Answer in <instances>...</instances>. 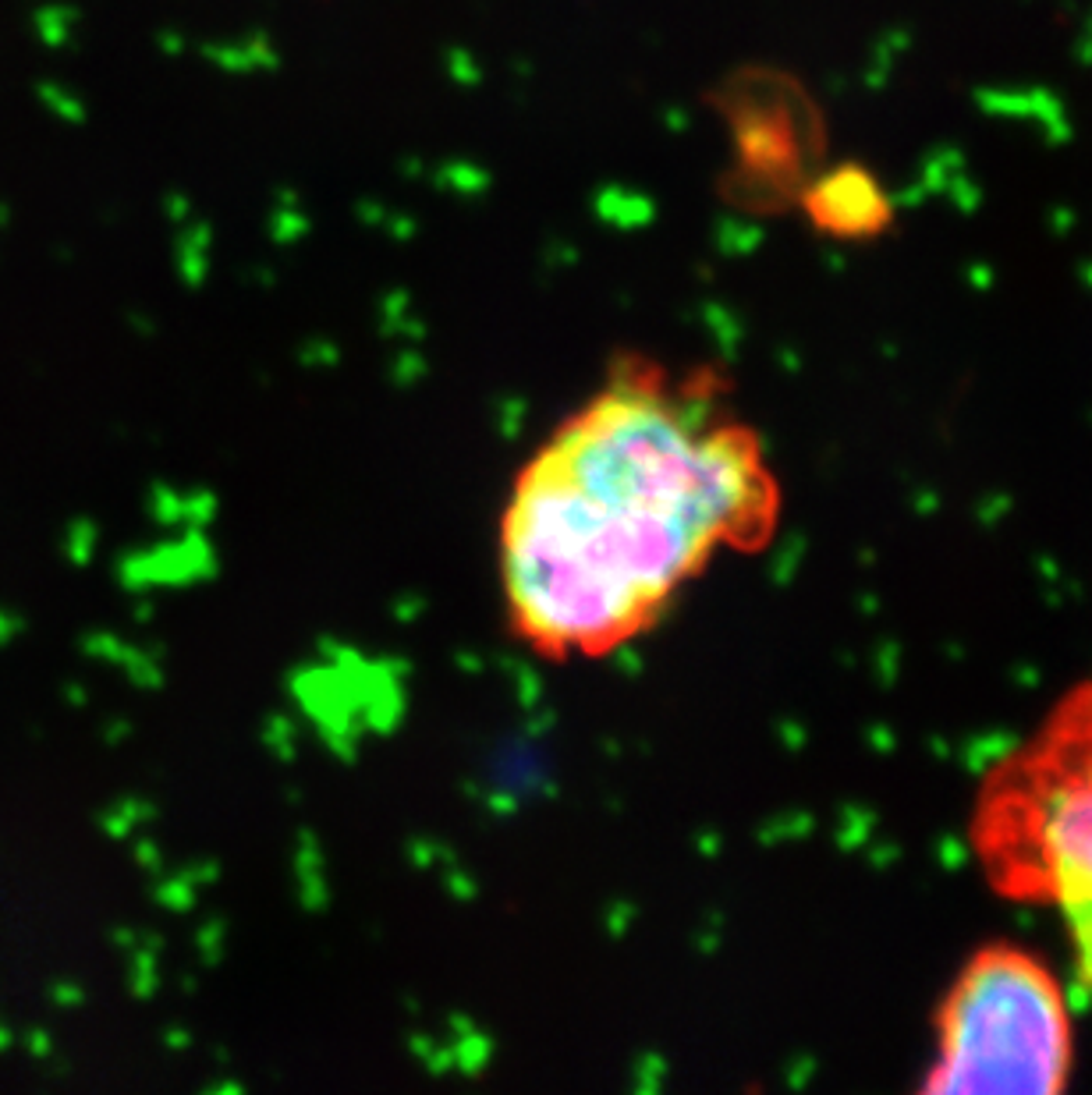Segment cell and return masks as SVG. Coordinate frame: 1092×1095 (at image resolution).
<instances>
[{
    "mask_svg": "<svg viewBox=\"0 0 1092 1095\" xmlns=\"http://www.w3.org/2000/svg\"><path fill=\"white\" fill-rule=\"evenodd\" d=\"M777 518L766 444L717 376L621 355L512 475L494 546L507 632L546 663L611 660Z\"/></svg>",
    "mask_w": 1092,
    "mask_h": 1095,
    "instance_id": "cell-1",
    "label": "cell"
},
{
    "mask_svg": "<svg viewBox=\"0 0 1092 1095\" xmlns=\"http://www.w3.org/2000/svg\"><path fill=\"white\" fill-rule=\"evenodd\" d=\"M972 848L1004 897L1058 908L1092 985V681L993 769Z\"/></svg>",
    "mask_w": 1092,
    "mask_h": 1095,
    "instance_id": "cell-2",
    "label": "cell"
},
{
    "mask_svg": "<svg viewBox=\"0 0 1092 1095\" xmlns=\"http://www.w3.org/2000/svg\"><path fill=\"white\" fill-rule=\"evenodd\" d=\"M1075 1031L1050 968L1015 944L965 960L940 1000L936 1056L922 1092H1061Z\"/></svg>",
    "mask_w": 1092,
    "mask_h": 1095,
    "instance_id": "cell-3",
    "label": "cell"
},
{
    "mask_svg": "<svg viewBox=\"0 0 1092 1095\" xmlns=\"http://www.w3.org/2000/svg\"><path fill=\"white\" fill-rule=\"evenodd\" d=\"M812 228L840 241H865L891 228V199L865 167L840 164L802 192Z\"/></svg>",
    "mask_w": 1092,
    "mask_h": 1095,
    "instance_id": "cell-4",
    "label": "cell"
}]
</instances>
